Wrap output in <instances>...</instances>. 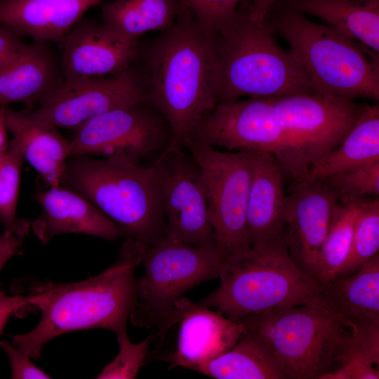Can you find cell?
<instances>
[{"label":"cell","mask_w":379,"mask_h":379,"mask_svg":"<svg viewBox=\"0 0 379 379\" xmlns=\"http://www.w3.org/2000/svg\"><path fill=\"white\" fill-rule=\"evenodd\" d=\"M222 257L217 247L187 244L165 237L145 251L144 274L129 319L135 326L159 328L163 338L180 321L176 302L188 290L218 278Z\"/></svg>","instance_id":"cell-8"},{"label":"cell","mask_w":379,"mask_h":379,"mask_svg":"<svg viewBox=\"0 0 379 379\" xmlns=\"http://www.w3.org/2000/svg\"><path fill=\"white\" fill-rule=\"evenodd\" d=\"M379 371L374 365L349 363L338 366L324 374L321 379H378Z\"/></svg>","instance_id":"cell-35"},{"label":"cell","mask_w":379,"mask_h":379,"mask_svg":"<svg viewBox=\"0 0 379 379\" xmlns=\"http://www.w3.org/2000/svg\"><path fill=\"white\" fill-rule=\"evenodd\" d=\"M379 364V325H359L344 332L335 350L333 364Z\"/></svg>","instance_id":"cell-30"},{"label":"cell","mask_w":379,"mask_h":379,"mask_svg":"<svg viewBox=\"0 0 379 379\" xmlns=\"http://www.w3.org/2000/svg\"><path fill=\"white\" fill-rule=\"evenodd\" d=\"M218 278V287L197 303L235 322L275 307L315 304L319 285L296 265L282 239L224 261Z\"/></svg>","instance_id":"cell-7"},{"label":"cell","mask_w":379,"mask_h":379,"mask_svg":"<svg viewBox=\"0 0 379 379\" xmlns=\"http://www.w3.org/2000/svg\"><path fill=\"white\" fill-rule=\"evenodd\" d=\"M23 42L22 36L12 27L0 22V66Z\"/></svg>","instance_id":"cell-37"},{"label":"cell","mask_w":379,"mask_h":379,"mask_svg":"<svg viewBox=\"0 0 379 379\" xmlns=\"http://www.w3.org/2000/svg\"><path fill=\"white\" fill-rule=\"evenodd\" d=\"M23 160L19 147L11 140L8 151L0 160V222L5 230L25 237L31 222L18 218L15 214Z\"/></svg>","instance_id":"cell-29"},{"label":"cell","mask_w":379,"mask_h":379,"mask_svg":"<svg viewBox=\"0 0 379 379\" xmlns=\"http://www.w3.org/2000/svg\"><path fill=\"white\" fill-rule=\"evenodd\" d=\"M379 161V105H367L351 129L333 149L310 169L304 180Z\"/></svg>","instance_id":"cell-24"},{"label":"cell","mask_w":379,"mask_h":379,"mask_svg":"<svg viewBox=\"0 0 379 379\" xmlns=\"http://www.w3.org/2000/svg\"><path fill=\"white\" fill-rule=\"evenodd\" d=\"M355 215L352 200H339L334 206L319 255L318 283L333 279L346 263L353 243Z\"/></svg>","instance_id":"cell-27"},{"label":"cell","mask_w":379,"mask_h":379,"mask_svg":"<svg viewBox=\"0 0 379 379\" xmlns=\"http://www.w3.org/2000/svg\"><path fill=\"white\" fill-rule=\"evenodd\" d=\"M119 351L116 357L98 374L96 378H135L148 352L151 336L139 343H133L127 331L116 335Z\"/></svg>","instance_id":"cell-32"},{"label":"cell","mask_w":379,"mask_h":379,"mask_svg":"<svg viewBox=\"0 0 379 379\" xmlns=\"http://www.w3.org/2000/svg\"><path fill=\"white\" fill-rule=\"evenodd\" d=\"M7 129L13 135L23 159L39 173L50 187L61 185L69 157L70 141L57 128L32 121L24 111L8 106L6 111Z\"/></svg>","instance_id":"cell-22"},{"label":"cell","mask_w":379,"mask_h":379,"mask_svg":"<svg viewBox=\"0 0 379 379\" xmlns=\"http://www.w3.org/2000/svg\"><path fill=\"white\" fill-rule=\"evenodd\" d=\"M60 187L79 194L112 220L124 240L147 249L166 237L159 165L72 156Z\"/></svg>","instance_id":"cell-5"},{"label":"cell","mask_w":379,"mask_h":379,"mask_svg":"<svg viewBox=\"0 0 379 379\" xmlns=\"http://www.w3.org/2000/svg\"><path fill=\"white\" fill-rule=\"evenodd\" d=\"M275 4L317 17L379 54V0H281Z\"/></svg>","instance_id":"cell-23"},{"label":"cell","mask_w":379,"mask_h":379,"mask_svg":"<svg viewBox=\"0 0 379 379\" xmlns=\"http://www.w3.org/2000/svg\"><path fill=\"white\" fill-rule=\"evenodd\" d=\"M281 0H251L249 8L251 15L258 20H265L269 11Z\"/></svg>","instance_id":"cell-39"},{"label":"cell","mask_w":379,"mask_h":379,"mask_svg":"<svg viewBox=\"0 0 379 379\" xmlns=\"http://www.w3.org/2000/svg\"><path fill=\"white\" fill-rule=\"evenodd\" d=\"M338 201L322 180L295 183L286 195L282 239L296 265L317 281L319 252Z\"/></svg>","instance_id":"cell-14"},{"label":"cell","mask_w":379,"mask_h":379,"mask_svg":"<svg viewBox=\"0 0 379 379\" xmlns=\"http://www.w3.org/2000/svg\"><path fill=\"white\" fill-rule=\"evenodd\" d=\"M208 31L215 32L230 20L247 0H179Z\"/></svg>","instance_id":"cell-33"},{"label":"cell","mask_w":379,"mask_h":379,"mask_svg":"<svg viewBox=\"0 0 379 379\" xmlns=\"http://www.w3.org/2000/svg\"><path fill=\"white\" fill-rule=\"evenodd\" d=\"M255 152L246 226L251 248L282 239L286 194L283 171L267 152Z\"/></svg>","instance_id":"cell-19"},{"label":"cell","mask_w":379,"mask_h":379,"mask_svg":"<svg viewBox=\"0 0 379 379\" xmlns=\"http://www.w3.org/2000/svg\"><path fill=\"white\" fill-rule=\"evenodd\" d=\"M239 322L260 336L286 379H321L331 371L337 343L347 328L315 304L275 307Z\"/></svg>","instance_id":"cell-9"},{"label":"cell","mask_w":379,"mask_h":379,"mask_svg":"<svg viewBox=\"0 0 379 379\" xmlns=\"http://www.w3.org/2000/svg\"><path fill=\"white\" fill-rule=\"evenodd\" d=\"M176 305L180 312V326L169 368L194 370L230 350L246 331L243 323L231 321L187 298H180Z\"/></svg>","instance_id":"cell-16"},{"label":"cell","mask_w":379,"mask_h":379,"mask_svg":"<svg viewBox=\"0 0 379 379\" xmlns=\"http://www.w3.org/2000/svg\"><path fill=\"white\" fill-rule=\"evenodd\" d=\"M201 173L222 262L250 251L246 211L255 152L221 151L189 138L184 145Z\"/></svg>","instance_id":"cell-10"},{"label":"cell","mask_w":379,"mask_h":379,"mask_svg":"<svg viewBox=\"0 0 379 379\" xmlns=\"http://www.w3.org/2000/svg\"><path fill=\"white\" fill-rule=\"evenodd\" d=\"M43 212L31 222L42 243L57 235L80 233L107 240L123 237L119 226L79 194L63 187H51L34 195Z\"/></svg>","instance_id":"cell-17"},{"label":"cell","mask_w":379,"mask_h":379,"mask_svg":"<svg viewBox=\"0 0 379 379\" xmlns=\"http://www.w3.org/2000/svg\"><path fill=\"white\" fill-rule=\"evenodd\" d=\"M315 299L348 328L379 325V254L352 274L319 283Z\"/></svg>","instance_id":"cell-20"},{"label":"cell","mask_w":379,"mask_h":379,"mask_svg":"<svg viewBox=\"0 0 379 379\" xmlns=\"http://www.w3.org/2000/svg\"><path fill=\"white\" fill-rule=\"evenodd\" d=\"M105 0H0V22L34 41L60 44L84 13Z\"/></svg>","instance_id":"cell-21"},{"label":"cell","mask_w":379,"mask_h":379,"mask_svg":"<svg viewBox=\"0 0 379 379\" xmlns=\"http://www.w3.org/2000/svg\"><path fill=\"white\" fill-rule=\"evenodd\" d=\"M8 106H4L0 107V160L6 154L9 147V142L8 140V131L6 126V111Z\"/></svg>","instance_id":"cell-40"},{"label":"cell","mask_w":379,"mask_h":379,"mask_svg":"<svg viewBox=\"0 0 379 379\" xmlns=\"http://www.w3.org/2000/svg\"><path fill=\"white\" fill-rule=\"evenodd\" d=\"M102 24L118 35L133 41L151 31L162 32L175 22L179 0H112L102 2Z\"/></svg>","instance_id":"cell-25"},{"label":"cell","mask_w":379,"mask_h":379,"mask_svg":"<svg viewBox=\"0 0 379 379\" xmlns=\"http://www.w3.org/2000/svg\"><path fill=\"white\" fill-rule=\"evenodd\" d=\"M147 93L146 72L134 63L114 75L63 80L36 109L24 112L33 121L76 131L100 114L146 102Z\"/></svg>","instance_id":"cell-11"},{"label":"cell","mask_w":379,"mask_h":379,"mask_svg":"<svg viewBox=\"0 0 379 379\" xmlns=\"http://www.w3.org/2000/svg\"><path fill=\"white\" fill-rule=\"evenodd\" d=\"M352 200L356 208L352 250L346 263L335 277L352 274L378 253V197Z\"/></svg>","instance_id":"cell-28"},{"label":"cell","mask_w":379,"mask_h":379,"mask_svg":"<svg viewBox=\"0 0 379 379\" xmlns=\"http://www.w3.org/2000/svg\"><path fill=\"white\" fill-rule=\"evenodd\" d=\"M69 157H120L135 164L149 153L168 146L171 128L152 105L142 102L100 114L76 130Z\"/></svg>","instance_id":"cell-12"},{"label":"cell","mask_w":379,"mask_h":379,"mask_svg":"<svg viewBox=\"0 0 379 379\" xmlns=\"http://www.w3.org/2000/svg\"><path fill=\"white\" fill-rule=\"evenodd\" d=\"M251 0L214 34L218 58V103L240 98L315 94L290 50L283 49L265 20L254 18Z\"/></svg>","instance_id":"cell-4"},{"label":"cell","mask_w":379,"mask_h":379,"mask_svg":"<svg viewBox=\"0 0 379 379\" xmlns=\"http://www.w3.org/2000/svg\"><path fill=\"white\" fill-rule=\"evenodd\" d=\"M145 48L139 58L147 78L146 102L171 131L168 146L156 160L183 149L202 119L218 104V58L213 32L206 29L181 4L169 28Z\"/></svg>","instance_id":"cell-2"},{"label":"cell","mask_w":379,"mask_h":379,"mask_svg":"<svg viewBox=\"0 0 379 379\" xmlns=\"http://www.w3.org/2000/svg\"><path fill=\"white\" fill-rule=\"evenodd\" d=\"M182 149L156 164L161 169L166 237L190 245L218 248L201 173Z\"/></svg>","instance_id":"cell-13"},{"label":"cell","mask_w":379,"mask_h":379,"mask_svg":"<svg viewBox=\"0 0 379 379\" xmlns=\"http://www.w3.org/2000/svg\"><path fill=\"white\" fill-rule=\"evenodd\" d=\"M24 238L8 230L0 235V272L8 260L19 253Z\"/></svg>","instance_id":"cell-38"},{"label":"cell","mask_w":379,"mask_h":379,"mask_svg":"<svg viewBox=\"0 0 379 379\" xmlns=\"http://www.w3.org/2000/svg\"><path fill=\"white\" fill-rule=\"evenodd\" d=\"M62 81L60 60L48 43L23 41L0 66V107L22 102L32 109Z\"/></svg>","instance_id":"cell-18"},{"label":"cell","mask_w":379,"mask_h":379,"mask_svg":"<svg viewBox=\"0 0 379 379\" xmlns=\"http://www.w3.org/2000/svg\"><path fill=\"white\" fill-rule=\"evenodd\" d=\"M30 307L25 295H8L0 291V333L10 317Z\"/></svg>","instance_id":"cell-36"},{"label":"cell","mask_w":379,"mask_h":379,"mask_svg":"<svg viewBox=\"0 0 379 379\" xmlns=\"http://www.w3.org/2000/svg\"><path fill=\"white\" fill-rule=\"evenodd\" d=\"M194 371L216 379H286L265 343L248 329L230 350Z\"/></svg>","instance_id":"cell-26"},{"label":"cell","mask_w":379,"mask_h":379,"mask_svg":"<svg viewBox=\"0 0 379 379\" xmlns=\"http://www.w3.org/2000/svg\"><path fill=\"white\" fill-rule=\"evenodd\" d=\"M146 250L124 240L117 260L98 275L69 283H42L29 288L28 303L39 310L37 325L12 336V344L39 359L44 345L67 332L104 328L126 331L137 298L135 270Z\"/></svg>","instance_id":"cell-3"},{"label":"cell","mask_w":379,"mask_h":379,"mask_svg":"<svg viewBox=\"0 0 379 379\" xmlns=\"http://www.w3.org/2000/svg\"><path fill=\"white\" fill-rule=\"evenodd\" d=\"M265 20L289 44L315 94L378 102V53L328 25L277 4Z\"/></svg>","instance_id":"cell-6"},{"label":"cell","mask_w":379,"mask_h":379,"mask_svg":"<svg viewBox=\"0 0 379 379\" xmlns=\"http://www.w3.org/2000/svg\"><path fill=\"white\" fill-rule=\"evenodd\" d=\"M339 200L379 196V161L329 175L322 179Z\"/></svg>","instance_id":"cell-31"},{"label":"cell","mask_w":379,"mask_h":379,"mask_svg":"<svg viewBox=\"0 0 379 379\" xmlns=\"http://www.w3.org/2000/svg\"><path fill=\"white\" fill-rule=\"evenodd\" d=\"M0 347L8 357L11 367V378H51L32 362L29 357L12 343L5 340L0 341Z\"/></svg>","instance_id":"cell-34"},{"label":"cell","mask_w":379,"mask_h":379,"mask_svg":"<svg viewBox=\"0 0 379 379\" xmlns=\"http://www.w3.org/2000/svg\"><path fill=\"white\" fill-rule=\"evenodd\" d=\"M366 105L321 94L220 102L189 138L227 151L271 154L293 185L340 144Z\"/></svg>","instance_id":"cell-1"},{"label":"cell","mask_w":379,"mask_h":379,"mask_svg":"<svg viewBox=\"0 0 379 379\" xmlns=\"http://www.w3.org/2000/svg\"><path fill=\"white\" fill-rule=\"evenodd\" d=\"M64 81L114 75L135 63L139 41L126 39L102 24L81 19L60 44Z\"/></svg>","instance_id":"cell-15"}]
</instances>
